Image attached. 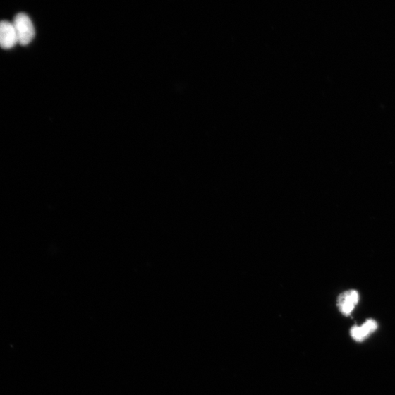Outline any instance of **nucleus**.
<instances>
[{
	"mask_svg": "<svg viewBox=\"0 0 395 395\" xmlns=\"http://www.w3.org/2000/svg\"><path fill=\"white\" fill-rule=\"evenodd\" d=\"M360 301V295L357 291L348 290L342 293L338 299V307L345 315H349Z\"/></svg>",
	"mask_w": 395,
	"mask_h": 395,
	"instance_id": "obj_2",
	"label": "nucleus"
},
{
	"mask_svg": "<svg viewBox=\"0 0 395 395\" xmlns=\"http://www.w3.org/2000/svg\"><path fill=\"white\" fill-rule=\"evenodd\" d=\"M18 44L15 28L12 23L0 22V47L10 49Z\"/></svg>",
	"mask_w": 395,
	"mask_h": 395,
	"instance_id": "obj_3",
	"label": "nucleus"
},
{
	"mask_svg": "<svg viewBox=\"0 0 395 395\" xmlns=\"http://www.w3.org/2000/svg\"><path fill=\"white\" fill-rule=\"evenodd\" d=\"M378 328L377 322L373 320H367L362 326H354L351 329L352 339L358 342H362L369 337Z\"/></svg>",
	"mask_w": 395,
	"mask_h": 395,
	"instance_id": "obj_4",
	"label": "nucleus"
},
{
	"mask_svg": "<svg viewBox=\"0 0 395 395\" xmlns=\"http://www.w3.org/2000/svg\"><path fill=\"white\" fill-rule=\"evenodd\" d=\"M12 23L16 33L18 44L22 46L30 44L35 35L30 18L26 13H19L15 16Z\"/></svg>",
	"mask_w": 395,
	"mask_h": 395,
	"instance_id": "obj_1",
	"label": "nucleus"
}]
</instances>
